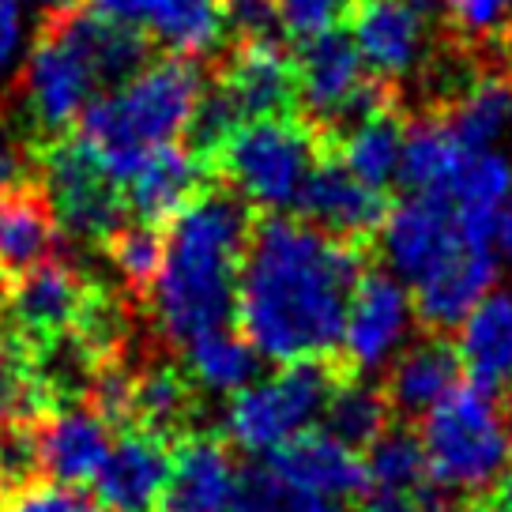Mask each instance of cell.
Masks as SVG:
<instances>
[{"mask_svg":"<svg viewBox=\"0 0 512 512\" xmlns=\"http://www.w3.org/2000/svg\"><path fill=\"white\" fill-rule=\"evenodd\" d=\"M174 471L170 441L155 433L128 430L113 441V452L98 475V509L106 512H155Z\"/></svg>","mask_w":512,"mask_h":512,"instance_id":"cell-16","label":"cell"},{"mask_svg":"<svg viewBox=\"0 0 512 512\" xmlns=\"http://www.w3.org/2000/svg\"><path fill=\"white\" fill-rule=\"evenodd\" d=\"M471 512H509V509H501V505H490V501H486V505H475Z\"/></svg>","mask_w":512,"mask_h":512,"instance_id":"cell-45","label":"cell"},{"mask_svg":"<svg viewBox=\"0 0 512 512\" xmlns=\"http://www.w3.org/2000/svg\"><path fill=\"white\" fill-rule=\"evenodd\" d=\"M185 366H189V381H196L200 388L238 396L249 384H256L260 354L241 332L219 328L185 343Z\"/></svg>","mask_w":512,"mask_h":512,"instance_id":"cell-27","label":"cell"},{"mask_svg":"<svg viewBox=\"0 0 512 512\" xmlns=\"http://www.w3.org/2000/svg\"><path fill=\"white\" fill-rule=\"evenodd\" d=\"M369 482L377 490H426L430 486V464H426V448L422 437L411 430H388L369 448Z\"/></svg>","mask_w":512,"mask_h":512,"instance_id":"cell-32","label":"cell"},{"mask_svg":"<svg viewBox=\"0 0 512 512\" xmlns=\"http://www.w3.org/2000/svg\"><path fill=\"white\" fill-rule=\"evenodd\" d=\"M460 384V354L441 336H426L422 343L407 347L388 373L384 396L392 415H430L437 403Z\"/></svg>","mask_w":512,"mask_h":512,"instance_id":"cell-23","label":"cell"},{"mask_svg":"<svg viewBox=\"0 0 512 512\" xmlns=\"http://www.w3.org/2000/svg\"><path fill=\"white\" fill-rule=\"evenodd\" d=\"M388 415H392V407H388L384 388H369L351 377L324 411V433H332L347 448L362 452L388 433Z\"/></svg>","mask_w":512,"mask_h":512,"instance_id":"cell-31","label":"cell"},{"mask_svg":"<svg viewBox=\"0 0 512 512\" xmlns=\"http://www.w3.org/2000/svg\"><path fill=\"white\" fill-rule=\"evenodd\" d=\"M354 373L343 358H305L290 362L268 381L249 384L226 407V433L230 441L253 456L279 452L294 437L309 433L328 403Z\"/></svg>","mask_w":512,"mask_h":512,"instance_id":"cell-7","label":"cell"},{"mask_svg":"<svg viewBox=\"0 0 512 512\" xmlns=\"http://www.w3.org/2000/svg\"><path fill=\"white\" fill-rule=\"evenodd\" d=\"M4 512H102L98 501L57 482H27L4 501Z\"/></svg>","mask_w":512,"mask_h":512,"instance_id":"cell-36","label":"cell"},{"mask_svg":"<svg viewBox=\"0 0 512 512\" xmlns=\"http://www.w3.org/2000/svg\"><path fill=\"white\" fill-rule=\"evenodd\" d=\"M497 249L512 264V192L505 200V208H501V219H497Z\"/></svg>","mask_w":512,"mask_h":512,"instance_id":"cell-42","label":"cell"},{"mask_svg":"<svg viewBox=\"0 0 512 512\" xmlns=\"http://www.w3.org/2000/svg\"><path fill=\"white\" fill-rule=\"evenodd\" d=\"M147 68V38L136 27H121L95 16L83 4L49 12L46 27L34 38L23 72V102L34 128L61 140L83 110L98 98L102 83L136 80Z\"/></svg>","mask_w":512,"mask_h":512,"instance_id":"cell-3","label":"cell"},{"mask_svg":"<svg viewBox=\"0 0 512 512\" xmlns=\"http://www.w3.org/2000/svg\"><path fill=\"white\" fill-rule=\"evenodd\" d=\"M332 147L336 144L298 113L249 121L219 147L211 174L234 185L249 208H298L309 177L332 155Z\"/></svg>","mask_w":512,"mask_h":512,"instance_id":"cell-6","label":"cell"},{"mask_svg":"<svg viewBox=\"0 0 512 512\" xmlns=\"http://www.w3.org/2000/svg\"><path fill=\"white\" fill-rule=\"evenodd\" d=\"M430 482L448 494H486L512 471V426L501 396L479 384H456L422 418Z\"/></svg>","mask_w":512,"mask_h":512,"instance_id":"cell-5","label":"cell"},{"mask_svg":"<svg viewBox=\"0 0 512 512\" xmlns=\"http://www.w3.org/2000/svg\"><path fill=\"white\" fill-rule=\"evenodd\" d=\"M4 501H8V497H4V475H0V512H4Z\"/></svg>","mask_w":512,"mask_h":512,"instance_id":"cell-47","label":"cell"},{"mask_svg":"<svg viewBox=\"0 0 512 512\" xmlns=\"http://www.w3.org/2000/svg\"><path fill=\"white\" fill-rule=\"evenodd\" d=\"M151 4L155 0H91V12L110 23H121V27H144L151 19Z\"/></svg>","mask_w":512,"mask_h":512,"instance_id":"cell-40","label":"cell"},{"mask_svg":"<svg viewBox=\"0 0 512 512\" xmlns=\"http://www.w3.org/2000/svg\"><path fill=\"white\" fill-rule=\"evenodd\" d=\"M403 4H407L418 19H433L445 12V0H403Z\"/></svg>","mask_w":512,"mask_h":512,"instance_id":"cell-43","label":"cell"},{"mask_svg":"<svg viewBox=\"0 0 512 512\" xmlns=\"http://www.w3.org/2000/svg\"><path fill=\"white\" fill-rule=\"evenodd\" d=\"M234 512H336V505L294 486L275 467H249L238 482Z\"/></svg>","mask_w":512,"mask_h":512,"instance_id":"cell-33","label":"cell"},{"mask_svg":"<svg viewBox=\"0 0 512 512\" xmlns=\"http://www.w3.org/2000/svg\"><path fill=\"white\" fill-rule=\"evenodd\" d=\"M61 234V223L38 181L4 185L0 189V287L8 290L16 279L53 260Z\"/></svg>","mask_w":512,"mask_h":512,"instance_id":"cell-18","label":"cell"},{"mask_svg":"<svg viewBox=\"0 0 512 512\" xmlns=\"http://www.w3.org/2000/svg\"><path fill=\"white\" fill-rule=\"evenodd\" d=\"M204 98V72L189 57H162L136 80L98 95L76 121V140L95 155L106 174L125 185L140 162L189 132Z\"/></svg>","mask_w":512,"mask_h":512,"instance_id":"cell-4","label":"cell"},{"mask_svg":"<svg viewBox=\"0 0 512 512\" xmlns=\"http://www.w3.org/2000/svg\"><path fill=\"white\" fill-rule=\"evenodd\" d=\"M411 313H415V302L400 279L384 272H366L347 309V332H343V351H339L343 366L351 373L381 369L407 339Z\"/></svg>","mask_w":512,"mask_h":512,"instance_id":"cell-12","label":"cell"},{"mask_svg":"<svg viewBox=\"0 0 512 512\" xmlns=\"http://www.w3.org/2000/svg\"><path fill=\"white\" fill-rule=\"evenodd\" d=\"M494 283L497 253L464 241L426 283L415 287V298H411L415 302V317L426 324L430 336H441V332H452V328L460 332V324L490 298Z\"/></svg>","mask_w":512,"mask_h":512,"instance_id":"cell-15","label":"cell"},{"mask_svg":"<svg viewBox=\"0 0 512 512\" xmlns=\"http://www.w3.org/2000/svg\"><path fill=\"white\" fill-rule=\"evenodd\" d=\"M4 302L19 347H38V351L61 343L68 332H83L98 309L91 283L57 256L16 279L4 290Z\"/></svg>","mask_w":512,"mask_h":512,"instance_id":"cell-9","label":"cell"},{"mask_svg":"<svg viewBox=\"0 0 512 512\" xmlns=\"http://www.w3.org/2000/svg\"><path fill=\"white\" fill-rule=\"evenodd\" d=\"M362 0H275L279 27L298 42H317L351 23Z\"/></svg>","mask_w":512,"mask_h":512,"instance_id":"cell-35","label":"cell"},{"mask_svg":"<svg viewBox=\"0 0 512 512\" xmlns=\"http://www.w3.org/2000/svg\"><path fill=\"white\" fill-rule=\"evenodd\" d=\"M19 166H23V155H19V147H16V140H12L8 125L0 121V189H4V185H16Z\"/></svg>","mask_w":512,"mask_h":512,"instance_id":"cell-41","label":"cell"},{"mask_svg":"<svg viewBox=\"0 0 512 512\" xmlns=\"http://www.w3.org/2000/svg\"><path fill=\"white\" fill-rule=\"evenodd\" d=\"M34 162H38V185L49 196V208L64 234L106 245L121 226H128V204L121 185L76 136L46 140L38 147Z\"/></svg>","mask_w":512,"mask_h":512,"instance_id":"cell-8","label":"cell"},{"mask_svg":"<svg viewBox=\"0 0 512 512\" xmlns=\"http://www.w3.org/2000/svg\"><path fill=\"white\" fill-rule=\"evenodd\" d=\"M445 121L471 155L490 151V144H497L512 128V76L509 72L479 76L464 95L452 102Z\"/></svg>","mask_w":512,"mask_h":512,"instance_id":"cell-26","label":"cell"},{"mask_svg":"<svg viewBox=\"0 0 512 512\" xmlns=\"http://www.w3.org/2000/svg\"><path fill=\"white\" fill-rule=\"evenodd\" d=\"M381 241L392 279L407 283L411 290L426 283L464 245L456 208L445 196H407L403 204L388 211Z\"/></svg>","mask_w":512,"mask_h":512,"instance_id":"cell-10","label":"cell"},{"mask_svg":"<svg viewBox=\"0 0 512 512\" xmlns=\"http://www.w3.org/2000/svg\"><path fill=\"white\" fill-rule=\"evenodd\" d=\"M253 226V208L226 189H204L170 223L166 260L151 290L162 336L192 343L238 317V279Z\"/></svg>","mask_w":512,"mask_h":512,"instance_id":"cell-2","label":"cell"},{"mask_svg":"<svg viewBox=\"0 0 512 512\" xmlns=\"http://www.w3.org/2000/svg\"><path fill=\"white\" fill-rule=\"evenodd\" d=\"M354 46L362 53V61L381 76L396 80L403 72H411L422 61V34L426 19H418L403 0H362L351 19Z\"/></svg>","mask_w":512,"mask_h":512,"instance_id":"cell-22","label":"cell"},{"mask_svg":"<svg viewBox=\"0 0 512 512\" xmlns=\"http://www.w3.org/2000/svg\"><path fill=\"white\" fill-rule=\"evenodd\" d=\"M208 166L189 147L170 144L151 151L140 170L125 181V204L140 219V226H170L204 192Z\"/></svg>","mask_w":512,"mask_h":512,"instance_id":"cell-21","label":"cell"},{"mask_svg":"<svg viewBox=\"0 0 512 512\" xmlns=\"http://www.w3.org/2000/svg\"><path fill=\"white\" fill-rule=\"evenodd\" d=\"M34 433H38V471L46 475V482L68 490L98 482L113 452L110 422L91 403H72L38 418Z\"/></svg>","mask_w":512,"mask_h":512,"instance_id":"cell-13","label":"cell"},{"mask_svg":"<svg viewBox=\"0 0 512 512\" xmlns=\"http://www.w3.org/2000/svg\"><path fill=\"white\" fill-rule=\"evenodd\" d=\"M215 87L234 106L241 125L287 117L298 106V57H290V49L279 38L238 42Z\"/></svg>","mask_w":512,"mask_h":512,"instance_id":"cell-11","label":"cell"},{"mask_svg":"<svg viewBox=\"0 0 512 512\" xmlns=\"http://www.w3.org/2000/svg\"><path fill=\"white\" fill-rule=\"evenodd\" d=\"M192 415V381L174 366H151L132 377V430L155 433L162 441L177 437Z\"/></svg>","mask_w":512,"mask_h":512,"instance_id":"cell-29","label":"cell"},{"mask_svg":"<svg viewBox=\"0 0 512 512\" xmlns=\"http://www.w3.org/2000/svg\"><path fill=\"white\" fill-rule=\"evenodd\" d=\"M23 49V8L19 0H0V80L12 72Z\"/></svg>","mask_w":512,"mask_h":512,"instance_id":"cell-39","label":"cell"},{"mask_svg":"<svg viewBox=\"0 0 512 512\" xmlns=\"http://www.w3.org/2000/svg\"><path fill=\"white\" fill-rule=\"evenodd\" d=\"M512 0H445V16L467 38H490L509 23Z\"/></svg>","mask_w":512,"mask_h":512,"instance_id":"cell-37","label":"cell"},{"mask_svg":"<svg viewBox=\"0 0 512 512\" xmlns=\"http://www.w3.org/2000/svg\"><path fill=\"white\" fill-rule=\"evenodd\" d=\"M241 471L234 452L208 433L185 437L174 448V471L159 512H234Z\"/></svg>","mask_w":512,"mask_h":512,"instance_id":"cell-19","label":"cell"},{"mask_svg":"<svg viewBox=\"0 0 512 512\" xmlns=\"http://www.w3.org/2000/svg\"><path fill=\"white\" fill-rule=\"evenodd\" d=\"M272 467L283 479L324 497V501H358L373 486L366 460L324 430H309L302 437H294L290 445H283L272 456Z\"/></svg>","mask_w":512,"mask_h":512,"instance_id":"cell-20","label":"cell"},{"mask_svg":"<svg viewBox=\"0 0 512 512\" xmlns=\"http://www.w3.org/2000/svg\"><path fill=\"white\" fill-rule=\"evenodd\" d=\"M298 208H302L305 223H313L317 230H324V234L369 245L373 234H381L384 223H388L392 204H388L384 192L362 185V181L339 162L336 151H332V155L313 170Z\"/></svg>","mask_w":512,"mask_h":512,"instance_id":"cell-14","label":"cell"},{"mask_svg":"<svg viewBox=\"0 0 512 512\" xmlns=\"http://www.w3.org/2000/svg\"><path fill=\"white\" fill-rule=\"evenodd\" d=\"M34 4H46L49 12H61V8H72V4H83V0H34Z\"/></svg>","mask_w":512,"mask_h":512,"instance_id":"cell-44","label":"cell"},{"mask_svg":"<svg viewBox=\"0 0 512 512\" xmlns=\"http://www.w3.org/2000/svg\"><path fill=\"white\" fill-rule=\"evenodd\" d=\"M505 501L512 505V471H509V479H505Z\"/></svg>","mask_w":512,"mask_h":512,"instance_id":"cell-46","label":"cell"},{"mask_svg":"<svg viewBox=\"0 0 512 512\" xmlns=\"http://www.w3.org/2000/svg\"><path fill=\"white\" fill-rule=\"evenodd\" d=\"M509 512H512V505H509Z\"/></svg>","mask_w":512,"mask_h":512,"instance_id":"cell-48","label":"cell"},{"mask_svg":"<svg viewBox=\"0 0 512 512\" xmlns=\"http://www.w3.org/2000/svg\"><path fill=\"white\" fill-rule=\"evenodd\" d=\"M403 140H407V128L400 121V110H392L366 121V125L351 128L347 136H339L336 155L362 185L384 192V185L392 177H400Z\"/></svg>","mask_w":512,"mask_h":512,"instance_id":"cell-28","label":"cell"},{"mask_svg":"<svg viewBox=\"0 0 512 512\" xmlns=\"http://www.w3.org/2000/svg\"><path fill=\"white\" fill-rule=\"evenodd\" d=\"M460 366L471 373V384L486 392L512 388V294H490L486 302L460 324L456 339Z\"/></svg>","mask_w":512,"mask_h":512,"instance_id":"cell-24","label":"cell"},{"mask_svg":"<svg viewBox=\"0 0 512 512\" xmlns=\"http://www.w3.org/2000/svg\"><path fill=\"white\" fill-rule=\"evenodd\" d=\"M223 23V0H155L147 19V27L174 49V57H189V61L219 46Z\"/></svg>","mask_w":512,"mask_h":512,"instance_id":"cell-30","label":"cell"},{"mask_svg":"<svg viewBox=\"0 0 512 512\" xmlns=\"http://www.w3.org/2000/svg\"><path fill=\"white\" fill-rule=\"evenodd\" d=\"M106 256L113 260V268L121 272V279L128 283V290L147 294L155 290L162 272V260H166V241L159 238L155 226H121L106 245Z\"/></svg>","mask_w":512,"mask_h":512,"instance_id":"cell-34","label":"cell"},{"mask_svg":"<svg viewBox=\"0 0 512 512\" xmlns=\"http://www.w3.org/2000/svg\"><path fill=\"white\" fill-rule=\"evenodd\" d=\"M366 83V61L347 34H324L317 42H305L298 57V102L305 106V121L332 140L339 113L347 110L354 91Z\"/></svg>","mask_w":512,"mask_h":512,"instance_id":"cell-17","label":"cell"},{"mask_svg":"<svg viewBox=\"0 0 512 512\" xmlns=\"http://www.w3.org/2000/svg\"><path fill=\"white\" fill-rule=\"evenodd\" d=\"M369 245L343 241L305 219H256L238 279V328L279 366L339 358L351 294L366 279Z\"/></svg>","mask_w":512,"mask_h":512,"instance_id":"cell-1","label":"cell"},{"mask_svg":"<svg viewBox=\"0 0 512 512\" xmlns=\"http://www.w3.org/2000/svg\"><path fill=\"white\" fill-rule=\"evenodd\" d=\"M467 159L471 151L456 140L445 117H422L407 128L400 181L411 189V196H445L448 200Z\"/></svg>","mask_w":512,"mask_h":512,"instance_id":"cell-25","label":"cell"},{"mask_svg":"<svg viewBox=\"0 0 512 512\" xmlns=\"http://www.w3.org/2000/svg\"><path fill=\"white\" fill-rule=\"evenodd\" d=\"M223 8H226V19L238 27L241 42L272 38V27L279 23L275 0H223Z\"/></svg>","mask_w":512,"mask_h":512,"instance_id":"cell-38","label":"cell"}]
</instances>
